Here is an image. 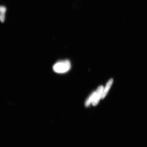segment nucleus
Listing matches in <instances>:
<instances>
[{
  "label": "nucleus",
  "instance_id": "nucleus-4",
  "mask_svg": "<svg viewBox=\"0 0 147 147\" xmlns=\"http://www.w3.org/2000/svg\"><path fill=\"white\" fill-rule=\"evenodd\" d=\"M94 92L92 93V94L90 96L89 98L88 99V100L86 101V107H88L91 104V103L92 102L94 96Z\"/></svg>",
  "mask_w": 147,
  "mask_h": 147
},
{
  "label": "nucleus",
  "instance_id": "nucleus-2",
  "mask_svg": "<svg viewBox=\"0 0 147 147\" xmlns=\"http://www.w3.org/2000/svg\"><path fill=\"white\" fill-rule=\"evenodd\" d=\"M104 89L103 87L100 86L98 88L96 91L94 92V96L92 103L93 106H96L98 104L100 98H102Z\"/></svg>",
  "mask_w": 147,
  "mask_h": 147
},
{
  "label": "nucleus",
  "instance_id": "nucleus-1",
  "mask_svg": "<svg viewBox=\"0 0 147 147\" xmlns=\"http://www.w3.org/2000/svg\"><path fill=\"white\" fill-rule=\"evenodd\" d=\"M71 67L70 62L68 60L60 61L56 62L53 66V70L55 73L63 74L67 72Z\"/></svg>",
  "mask_w": 147,
  "mask_h": 147
},
{
  "label": "nucleus",
  "instance_id": "nucleus-5",
  "mask_svg": "<svg viewBox=\"0 0 147 147\" xmlns=\"http://www.w3.org/2000/svg\"><path fill=\"white\" fill-rule=\"evenodd\" d=\"M5 13L1 12V22H3L5 21Z\"/></svg>",
  "mask_w": 147,
  "mask_h": 147
},
{
  "label": "nucleus",
  "instance_id": "nucleus-3",
  "mask_svg": "<svg viewBox=\"0 0 147 147\" xmlns=\"http://www.w3.org/2000/svg\"><path fill=\"white\" fill-rule=\"evenodd\" d=\"M113 82V79H111L107 82L106 86V87L104 89L102 95V99H103L105 97L106 95H107L108 91L111 87L112 84Z\"/></svg>",
  "mask_w": 147,
  "mask_h": 147
},
{
  "label": "nucleus",
  "instance_id": "nucleus-6",
  "mask_svg": "<svg viewBox=\"0 0 147 147\" xmlns=\"http://www.w3.org/2000/svg\"><path fill=\"white\" fill-rule=\"evenodd\" d=\"M0 11L1 12L5 13L6 12V8L4 6H1L0 8Z\"/></svg>",
  "mask_w": 147,
  "mask_h": 147
}]
</instances>
